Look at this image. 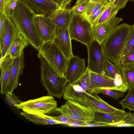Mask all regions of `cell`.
<instances>
[{
    "label": "cell",
    "mask_w": 134,
    "mask_h": 134,
    "mask_svg": "<svg viewBox=\"0 0 134 134\" xmlns=\"http://www.w3.org/2000/svg\"><path fill=\"white\" fill-rule=\"evenodd\" d=\"M36 13L24 2L19 0L13 15L10 18L18 32L38 51L43 42L35 27L33 18Z\"/></svg>",
    "instance_id": "obj_1"
},
{
    "label": "cell",
    "mask_w": 134,
    "mask_h": 134,
    "mask_svg": "<svg viewBox=\"0 0 134 134\" xmlns=\"http://www.w3.org/2000/svg\"><path fill=\"white\" fill-rule=\"evenodd\" d=\"M132 29L125 23L118 25L102 43L107 58L121 71L120 61Z\"/></svg>",
    "instance_id": "obj_2"
},
{
    "label": "cell",
    "mask_w": 134,
    "mask_h": 134,
    "mask_svg": "<svg viewBox=\"0 0 134 134\" xmlns=\"http://www.w3.org/2000/svg\"><path fill=\"white\" fill-rule=\"evenodd\" d=\"M40 59L41 82L48 92V95L60 98L63 96L68 81L61 75L41 57Z\"/></svg>",
    "instance_id": "obj_3"
},
{
    "label": "cell",
    "mask_w": 134,
    "mask_h": 134,
    "mask_svg": "<svg viewBox=\"0 0 134 134\" xmlns=\"http://www.w3.org/2000/svg\"><path fill=\"white\" fill-rule=\"evenodd\" d=\"M38 51V57L43 58L55 71L65 76L68 59L53 41L43 42Z\"/></svg>",
    "instance_id": "obj_4"
},
{
    "label": "cell",
    "mask_w": 134,
    "mask_h": 134,
    "mask_svg": "<svg viewBox=\"0 0 134 134\" xmlns=\"http://www.w3.org/2000/svg\"><path fill=\"white\" fill-rule=\"evenodd\" d=\"M68 29L71 40H77L86 46L94 39L92 26L83 16L72 13Z\"/></svg>",
    "instance_id": "obj_5"
},
{
    "label": "cell",
    "mask_w": 134,
    "mask_h": 134,
    "mask_svg": "<svg viewBox=\"0 0 134 134\" xmlns=\"http://www.w3.org/2000/svg\"><path fill=\"white\" fill-rule=\"evenodd\" d=\"M56 111L72 119L87 123L93 121L96 113L90 108L71 100H67Z\"/></svg>",
    "instance_id": "obj_6"
},
{
    "label": "cell",
    "mask_w": 134,
    "mask_h": 134,
    "mask_svg": "<svg viewBox=\"0 0 134 134\" xmlns=\"http://www.w3.org/2000/svg\"><path fill=\"white\" fill-rule=\"evenodd\" d=\"M90 71L87 67L83 74L75 81L67 84L65 89L63 98L80 103L91 94L89 90Z\"/></svg>",
    "instance_id": "obj_7"
},
{
    "label": "cell",
    "mask_w": 134,
    "mask_h": 134,
    "mask_svg": "<svg viewBox=\"0 0 134 134\" xmlns=\"http://www.w3.org/2000/svg\"><path fill=\"white\" fill-rule=\"evenodd\" d=\"M14 106L23 111L37 112L45 114L56 111L58 108L57 102L53 97L48 95L23 102Z\"/></svg>",
    "instance_id": "obj_8"
},
{
    "label": "cell",
    "mask_w": 134,
    "mask_h": 134,
    "mask_svg": "<svg viewBox=\"0 0 134 134\" xmlns=\"http://www.w3.org/2000/svg\"><path fill=\"white\" fill-rule=\"evenodd\" d=\"M86 46L88 53L87 67L91 71L106 74L104 65L106 56L102 44L94 39Z\"/></svg>",
    "instance_id": "obj_9"
},
{
    "label": "cell",
    "mask_w": 134,
    "mask_h": 134,
    "mask_svg": "<svg viewBox=\"0 0 134 134\" xmlns=\"http://www.w3.org/2000/svg\"><path fill=\"white\" fill-rule=\"evenodd\" d=\"M33 21L37 31L43 42L53 41L56 27L47 15L36 13Z\"/></svg>",
    "instance_id": "obj_10"
},
{
    "label": "cell",
    "mask_w": 134,
    "mask_h": 134,
    "mask_svg": "<svg viewBox=\"0 0 134 134\" xmlns=\"http://www.w3.org/2000/svg\"><path fill=\"white\" fill-rule=\"evenodd\" d=\"M103 88L119 90L125 92L126 91L115 80L106 74H103L90 71L89 90L91 94L96 91Z\"/></svg>",
    "instance_id": "obj_11"
},
{
    "label": "cell",
    "mask_w": 134,
    "mask_h": 134,
    "mask_svg": "<svg viewBox=\"0 0 134 134\" xmlns=\"http://www.w3.org/2000/svg\"><path fill=\"white\" fill-rule=\"evenodd\" d=\"M90 108L96 112L105 113H121L125 111L113 107L94 93L85 98L80 103Z\"/></svg>",
    "instance_id": "obj_12"
},
{
    "label": "cell",
    "mask_w": 134,
    "mask_h": 134,
    "mask_svg": "<svg viewBox=\"0 0 134 134\" xmlns=\"http://www.w3.org/2000/svg\"><path fill=\"white\" fill-rule=\"evenodd\" d=\"M18 32L10 18L6 17L3 34L0 38L1 58H4L8 54L15 38Z\"/></svg>",
    "instance_id": "obj_13"
},
{
    "label": "cell",
    "mask_w": 134,
    "mask_h": 134,
    "mask_svg": "<svg viewBox=\"0 0 134 134\" xmlns=\"http://www.w3.org/2000/svg\"><path fill=\"white\" fill-rule=\"evenodd\" d=\"M85 64L84 59L73 55L68 59L64 76L68 83L73 82L85 72Z\"/></svg>",
    "instance_id": "obj_14"
},
{
    "label": "cell",
    "mask_w": 134,
    "mask_h": 134,
    "mask_svg": "<svg viewBox=\"0 0 134 134\" xmlns=\"http://www.w3.org/2000/svg\"><path fill=\"white\" fill-rule=\"evenodd\" d=\"M116 16L102 23L92 26L94 39L102 43L122 20Z\"/></svg>",
    "instance_id": "obj_15"
},
{
    "label": "cell",
    "mask_w": 134,
    "mask_h": 134,
    "mask_svg": "<svg viewBox=\"0 0 134 134\" xmlns=\"http://www.w3.org/2000/svg\"><path fill=\"white\" fill-rule=\"evenodd\" d=\"M71 40L68 29L56 28L53 41L68 59L73 55Z\"/></svg>",
    "instance_id": "obj_16"
},
{
    "label": "cell",
    "mask_w": 134,
    "mask_h": 134,
    "mask_svg": "<svg viewBox=\"0 0 134 134\" xmlns=\"http://www.w3.org/2000/svg\"><path fill=\"white\" fill-rule=\"evenodd\" d=\"M24 51L18 57L13 58L10 75L7 89V93L12 94L17 87L19 77L23 74L24 64Z\"/></svg>",
    "instance_id": "obj_17"
},
{
    "label": "cell",
    "mask_w": 134,
    "mask_h": 134,
    "mask_svg": "<svg viewBox=\"0 0 134 134\" xmlns=\"http://www.w3.org/2000/svg\"><path fill=\"white\" fill-rule=\"evenodd\" d=\"M71 9L59 8L47 16L56 28L68 29L72 16Z\"/></svg>",
    "instance_id": "obj_18"
},
{
    "label": "cell",
    "mask_w": 134,
    "mask_h": 134,
    "mask_svg": "<svg viewBox=\"0 0 134 134\" xmlns=\"http://www.w3.org/2000/svg\"><path fill=\"white\" fill-rule=\"evenodd\" d=\"M38 14L48 15L58 8L56 0H21Z\"/></svg>",
    "instance_id": "obj_19"
},
{
    "label": "cell",
    "mask_w": 134,
    "mask_h": 134,
    "mask_svg": "<svg viewBox=\"0 0 134 134\" xmlns=\"http://www.w3.org/2000/svg\"><path fill=\"white\" fill-rule=\"evenodd\" d=\"M129 113L130 111L119 113L96 112L94 120L92 122L100 124L103 126H109L111 124L122 121Z\"/></svg>",
    "instance_id": "obj_20"
},
{
    "label": "cell",
    "mask_w": 134,
    "mask_h": 134,
    "mask_svg": "<svg viewBox=\"0 0 134 134\" xmlns=\"http://www.w3.org/2000/svg\"><path fill=\"white\" fill-rule=\"evenodd\" d=\"M13 60V59L9 54L1 58L0 83L1 93L2 95L7 93V87L11 73Z\"/></svg>",
    "instance_id": "obj_21"
},
{
    "label": "cell",
    "mask_w": 134,
    "mask_h": 134,
    "mask_svg": "<svg viewBox=\"0 0 134 134\" xmlns=\"http://www.w3.org/2000/svg\"><path fill=\"white\" fill-rule=\"evenodd\" d=\"M20 114L35 124L47 125L63 124L60 121L48 118L44 116L42 113H40L23 111L20 112Z\"/></svg>",
    "instance_id": "obj_22"
},
{
    "label": "cell",
    "mask_w": 134,
    "mask_h": 134,
    "mask_svg": "<svg viewBox=\"0 0 134 134\" xmlns=\"http://www.w3.org/2000/svg\"><path fill=\"white\" fill-rule=\"evenodd\" d=\"M104 70L106 75L114 79L119 85L127 91L128 88L123 83L121 71L111 63L106 57L105 60Z\"/></svg>",
    "instance_id": "obj_23"
},
{
    "label": "cell",
    "mask_w": 134,
    "mask_h": 134,
    "mask_svg": "<svg viewBox=\"0 0 134 134\" xmlns=\"http://www.w3.org/2000/svg\"><path fill=\"white\" fill-rule=\"evenodd\" d=\"M29 44L23 36L18 32L15 38L8 54L13 59L16 58L21 54Z\"/></svg>",
    "instance_id": "obj_24"
},
{
    "label": "cell",
    "mask_w": 134,
    "mask_h": 134,
    "mask_svg": "<svg viewBox=\"0 0 134 134\" xmlns=\"http://www.w3.org/2000/svg\"><path fill=\"white\" fill-rule=\"evenodd\" d=\"M121 72L124 84L128 88H134V64L122 67Z\"/></svg>",
    "instance_id": "obj_25"
},
{
    "label": "cell",
    "mask_w": 134,
    "mask_h": 134,
    "mask_svg": "<svg viewBox=\"0 0 134 134\" xmlns=\"http://www.w3.org/2000/svg\"><path fill=\"white\" fill-rule=\"evenodd\" d=\"M109 0H98L95 1H90L86 7L83 14L87 19L100 9Z\"/></svg>",
    "instance_id": "obj_26"
},
{
    "label": "cell",
    "mask_w": 134,
    "mask_h": 134,
    "mask_svg": "<svg viewBox=\"0 0 134 134\" xmlns=\"http://www.w3.org/2000/svg\"><path fill=\"white\" fill-rule=\"evenodd\" d=\"M119 10V8L114 3L111 4L110 3L102 13L96 25L102 23L116 16Z\"/></svg>",
    "instance_id": "obj_27"
},
{
    "label": "cell",
    "mask_w": 134,
    "mask_h": 134,
    "mask_svg": "<svg viewBox=\"0 0 134 134\" xmlns=\"http://www.w3.org/2000/svg\"><path fill=\"white\" fill-rule=\"evenodd\" d=\"M119 103L122 109H127L134 111V88H128L126 96Z\"/></svg>",
    "instance_id": "obj_28"
},
{
    "label": "cell",
    "mask_w": 134,
    "mask_h": 134,
    "mask_svg": "<svg viewBox=\"0 0 134 134\" xmlns=\"http://www.w3.org/2000/svg\"><path fill=\"white\" fill-rule=\"evenodd\" d=\"M93 93L97 94L102 93L107 95L116 100H117L124 95L123 92L119 90L113 89H101L96 91Z\"/></svg>",
    "instance_id": "obj_29"
},
{
    "label": "cell",
    "mask_w": 134,
    "mask_h": 134,
    "mask_svg": "<svg viewBox=\"0 0 134 134\" xmlns=\"http://www.w3.org/2000/svg\"><path fill=\"white\" fill-rule=\"evenodd\" d=\"M42 114L48 118L60 121L69 126L78 127L80 124L79 121L72 119L62 115L58 116H52Z\"/></svg>",
    "instance_id": "obj_30"
},
{
    "label": "cell",
    "mask_w": 134,
    "mask_h": 134,
    "mask_svg": "<svg viewBox=\"0 0 134 134\" xmlns=\"http://www.w3.org/2000/svg\"><path fill=\"white\" fill-rule=\"evenodd\" d=\"M90 0H77L71 9L72 13L84 16L83 12L87 4Z\"/></svg>",
    "instance_id": "obj_31"
},
{
    "label": "cell",
    "mask_w": 134,
    "mask_h": 134,
    "mask_svg": "<svg viewBox=\"0 0 134 134\" xmlns=\"http://www.w3.org/2000/svg\"><path fill=\"white\" fill-rule=\"evenodd\" d=\"M109 3V1L107 2L98 11L87 18V19L91 24L92 26L97 24L102 13Z\"/></svg>",
    "instance_id": "obj_32"
},
{
    "label": "cell",
    "mask_w": 134,
    "mask_h": 134,
    "mask_svg": "<svg viewBox=\"0 0 134 134\" xmlns=\"http://www.w3.org/2000/svg\"><path fill=\"white\" fill-rule=\"evenodd\" d=\"M109 126L118 127H134V113L130 112L129 115L123 121L111 124Z\"/></svg>",
    "instance_id": "obj_33"
},
{
    "label": "cell",
    "mask_w": 134,
    "mask_h": 134,
    "mask_svg": "<svg viewBox=\"0 0 134 134\" xmlns=\"http://www.w3.org/2000/svg\"><path fill=\"white\" fill-rule=\"evenodd\" d=\"M131 26V31L123 52L122 57L134 51V24Z\"/></svg>",
    "instance_id": "obj_34"
},
{
    "label": "cell",
    "mask_w": 134,
    "mask_h": 134,
    "mask_svg": "<svg viewBox=\"0 0 134 134\" xmlns=\"http://www.w3.org/2000/svg\"><path fill=\"white\" fill-rule=\"evenodd\" d=\"M19 0H9L6 3L4 14L6 17L13 16Z\"/></svg>",
    "instance_id": "obj_35"
},
{
    "label": "cell",
    "mask_w": 134,
    "mask_h": 134,
    "mask_svg": "<svg viewBox=\"0 0 134 134\" xmlns=\"http://www.w3.org/2000/svg\"><path fill=\"white\" fill-rule=\"evenodd\" d=\"M120 64L121 67H126L134 64V51L122 57Z\"/></svg>",
    "instance_id": "obj_36"
},
{
    "label": "cell",
    "mask_w": 134,
    "mask_h": 134,
    "mask_svg": "<svg viewBox=\"0 0 134 134\" xmlns=\"http://www.w3.org/2000/svg\"><path fill=\"white\" fill-rule=\"evenodd\" d=\"M5 94L7 101L14 105L19 104L23 102L20 100L13 93L10 94L6 93Z\"/></svg>",
    "instance_id": "obj_37"
},
{
    "label": "cell",
    "mask_w": 134,
    "mask_h": 134,
    "mask_svg": "<svg viewBox=\"0 0 134 134\" xmlns=\"http://www.w3.org/2000/svg\"><path fill=\"white\" fill-rule=\"evenodd\" d=\"M6 18V16L4 13H0V38L2 36L3 34Z\"/></svg>",
    "instance_id": "obj_38"
},
{
    "label": "cell",
    "mask_w": 134,
    "mask_h": 134,
    "mask_svg": "<svg viewBox=\"0 0 134 134\" xmlns=\"http://www.w3.org/2000/svg\"><path fill=\"white\" fill-rule=\"evenodd\" d=\"M59 5V8L61 9L66 8L67 7L72 0H56Z\"/></svg>",
    "instance_id": "obj_39"
},
{
    "label": "cell",
    "mask_w": 134,
    "mask_h": 134,
    "mask_svg": "<svg viewBox=\"0 0 134 134\" xmlns=\"http://www.w3.org/2000/svg\"><path fill=\"white\" fill-rule=\"evenodd\" d=\"M130 0H117L114 3L119 9L124 8L126 6L127 3Z\"/></svg>",
    "instance_id": "obj_40"
},
{
    "label": "cell",
    "mask_w": 134,
    "mask_h": 134,
    "mask_svg": "<svg viewBox=\"0 0 134 134\" xmlns=\"http://www.w3.org/2000/svg\"><path fill=\"white\" fill-rule=\"evenodd\" d=\"M6 4L3 0H0V13H4Z\"/></svg>",
    "instance_id": "obj_41"
},
{
    "label": "cell",
    "mask_w": 134,
    "mask_h": 134,
    "mask_svg": "<svg viewBox=\"0 0 134 134\" xmlns=\"http://www.w3.org/2000/svg\"><path fill=\"white\" fill-rule=\"evenodd\" d=\"M116 0H109V1L110 3L113 4L115 3V2Z\"/></svg>",
    "instance_id": "obj_42"
},
{
    "label": "cell",
    "mask_w": 134,
    "mask_h": 134,
    "mask_svg": "<svg viewBox=\"0 0 134 134\" xmlns=\"http://www.w3.org/2000/svg\"><path fill=\"white\" fill-rule=\"evenodd\" d=\"M6 3L8 2L9 0H3Z\"/></svg>",
    "instance_id": "obj_43"
},
{
    "label": "cell",
    "mask_w": 134,
    "mask_h": 134,
    "mask_svg": "<svg viewBox=\"0 0 134 134\" xmlns=\"http://www.w3.org/2000/svg\"><path fill=\"white\" fill-rule=\"evenodd\" d=\"M97 0H90V1H97Z\"/></svg>",
    "instance_id": "obj_44"
},
{
    "label": "cell",
    "mask_w": 134,
    "mask_h": 134,
    "mask_svg": "<svg viewBox=\"0 0 134 134\" xmlns=\"http://www.w3.org/2000/svg\"><path fill=\"white\" fill-rule=\"evenodd\" d=\"M134 3V0H132Z\"/></svg>",
    "instance_id": "obj_45"
}]
</instances>
